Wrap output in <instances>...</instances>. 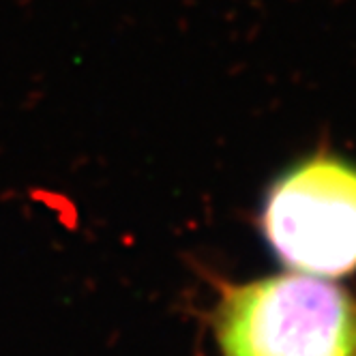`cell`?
I'll return each mask as SVG.
<instances>
[{"instance_id": "cell-1", "label": "cell", "mask_w": 356, "mask_h": 356, "mask_svg": "<svg viewBox=\"0 0 356 356\" xmlns=\"http://www.w3.org/2000/svg\"><path fill=\"white\" fill-rule=\"evenodd\" d=\"M211 326L219 356H356V298L307 273L223 284Z\"/></svg>"}, {"instance_id": "cell-2", "label": "cell", "mask_w": 356, "mask_h": 356, "mask_svg": "<svg viewBox=\"0 0 356 356\" xmlns=\"http://www.w3.org/2000/svg\"><path fill=\"white\" fill-rule=\"evenodd\" d=\"M262 232L284 266L335 279L356 270V165L318 152L268 187Z\"/></svg>"}]
</instances>
